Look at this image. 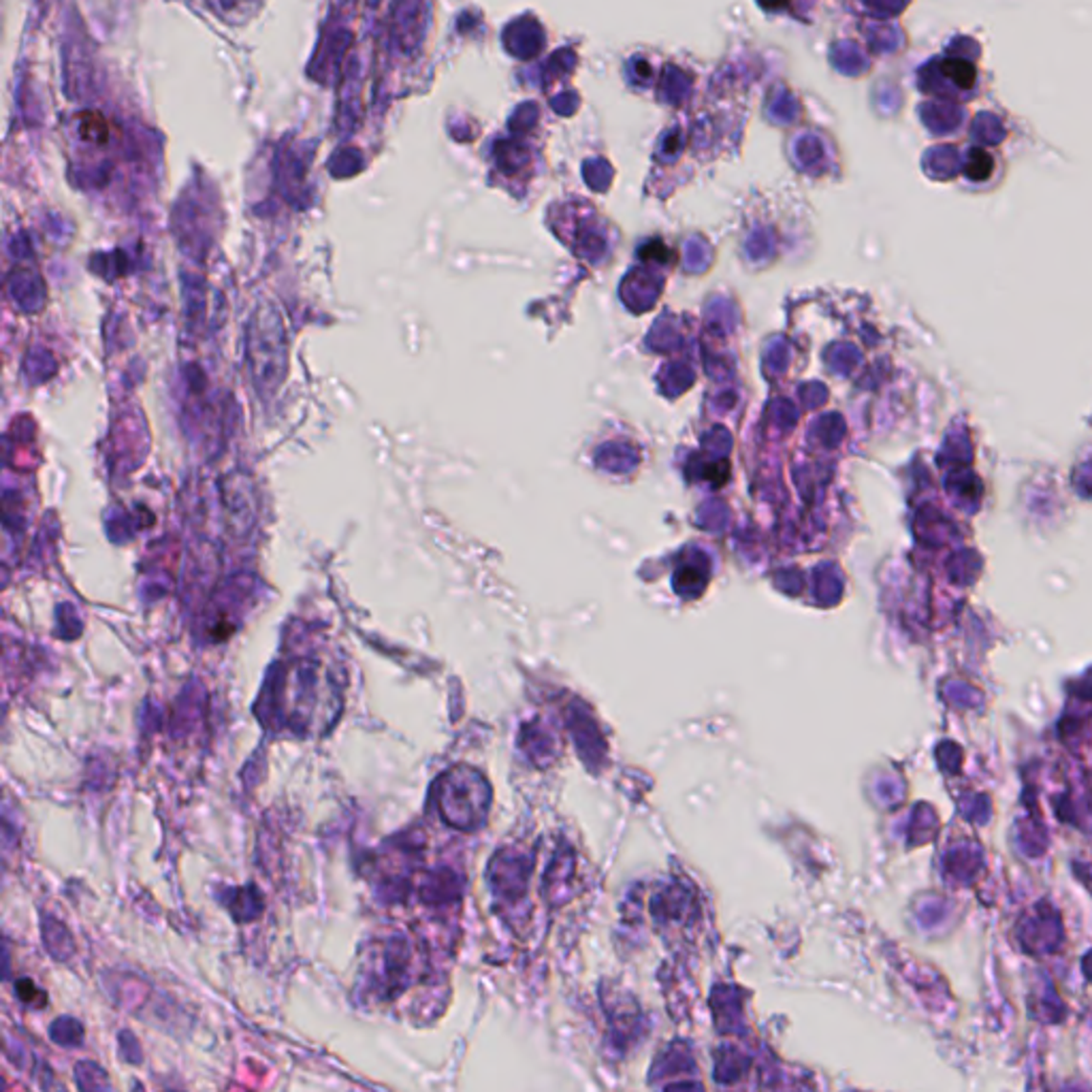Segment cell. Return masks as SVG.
Segmentation results:
<instances>
[{
  "mask_svg": "<svg viewBox=\"0 0 1092 1092\" xmlns=\"http://www.w3.org/2000/svg\"><path fill=\"white\" fill-rule=\"evenodd\" d=\"M50 1035L58 1046H80L83 1037V1029L78 1020L60 1018L54 1022Z\"/></svg>",
  "mask_w": 1092,
  "mask_h": 1092,
  "instance_id": "3",
  "label": "cell"
},
{
  "mask_svg": "<svg viewBox=\"0 0 1092 1092\" xmlns=\"http://www.w3.org/2000/svg\"><path fill=\"white\" fill-rule=\"evenodd\" d=\"M815 3L817 0H758V5L766 13H785L794 17H805Z\"/></svg>",
  "mask_w": 1092,
  "mask_h": 1092,
  "instance_id": "2",
  "label": "cell"
},
{
  "mask_svg": "<svg viewBox=\"0 0 1092 1092\" xmlns=\"http://www.w3.org/2000/svg\"><path fill=\"white\" fill-rule=\"evenodd\" d=\"M440 811L448 824L457 828H476L489 808V789L483 777L459 768L440 781Z\"/></svg>",
  "mask_w": 1092,
  "mask_h": 1092,
  "instance_id": "1",
  "label": "cell"
},
{
  "mask_svg": "<svg viewBox=\"0 0 1092 1092\" xmlns=\"http://www.w3.org/2000/svg\"><path fill=\"white\" fill-rule=\"evenodd\" d=\"M17 990H20L22 1001H26V1003H34L36 996H43V994L39 992V988H36L33 982H28V979H24V982H20V986H17ZM43 999H45V996H43Z\"/></svg>",
  "mask_w": 1092,
  "mask_h": 1092,
  "instance_id": "4",
  "label": "cell"
}]
</instances>
